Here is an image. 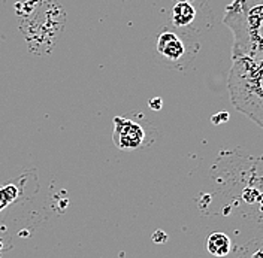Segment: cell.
<instances>
[{
  "instance_id": "obj_1",
  "label": "cell",
  "mask_w": 263,
  "mask_h": 258,
  "mask_svg": "<svg viewBox=\"0 0 263 258\" xmlns=\"http://www.w3.org/2000/svg\"><path fill=\"white\" fill-rule=\"evenodd\" d=\"M223 23L233 34V60H263V0H232Z\"/></svg>"
},
{
  "instance_id": "obj_7",
  "label": "cell",
  "mask_w": 263,
  "mask_h": 258,
  "mask_svg": "<svg viewBox=\"0 0 263 258\" xmlns=\"http://www.w3.org/2000/svg\"><path fill=\"white\" fill-rule=\"evenodd\" d=\"M160 103H162V100H160V98H154V100H149V106H151L153 109H157V111H159V109L162 108V105H160Z\"/></svg>"
},
{
  "instance_id": "obj_3",
  "label": "cell",
  "mask_w": 263,
  "mask_h": 258,
  "mask_svg": "<svg viewBox=\"0 0 263 258\" xmlns=\"http://www.w3.org/2000/svg\"><path fill=\"white\" fill-rule=\"evenodd\" d=\"M200 49L197 34L164 26L156 39V57L169 69H184L190 65Z\"/></svg>"
},
{
  "instance_id": "obj_2",
  "label": "cell",
  "mask_w": 263,
  "mask_h": 258,
  "mask_svg": "<svg viewBox=\"0 0 263 258\" xmlns=\"http://www.w3.org/2000/svg\"><path fill=\"white\" fill-rule=\"evenodd\" d=\"M228 88L233 108L263 127V60L235 58Z\"/></svg>"
},
{
  "instance_id": "obj_6",
  "label": "cell",
  "mask_w": 263,
  "mask_h": 258,
  "mask_svg": "<svg viewBox=\"0 0 263 258\" xmlns=\"http://www.w3.org/2000/svg\"><path fill=\"white\" fill-rule=\"evenodd\" d=\"M206 248L214 257H226L232 249V242L224 233H213L208 237Z\"/></svg>"
},
{
  "instance_id": "obj_5",
  "label": "cell",
  "mask_w": 263,
  "mask_h": 258,
  "mask_svg": "<svg viewBox=\"0 0 263 258\" xmlns=\"http://www.w3.org/2000/svg\"><path fill=\"white\" fill-rule=\"evenodd\" d=\"M114 145L121 151H136L148 144V134L145 129L127 116H115L114 133H112Z\"/></svg>"
},
{
  "instance_id": "obj_4",
  "label": "cell",
  "mask_w": 263,
  "mask_h": 258,
  "mask_svg": "<svg viewBox=\"0 0 263 258\" xmlns=\"http://www.w3.org/2000/svg\"><path fill=\"white\" fill-rule=\"evenodd\" d=\"M203 0H174L169 9V26L197 34L203 21Z\"/></svg>"
}]
</instances>
